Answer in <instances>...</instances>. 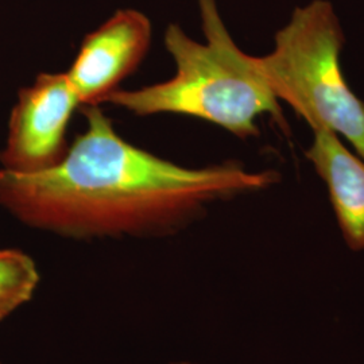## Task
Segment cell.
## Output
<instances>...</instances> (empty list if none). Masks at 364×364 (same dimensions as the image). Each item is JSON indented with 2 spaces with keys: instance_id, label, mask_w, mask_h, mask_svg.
Here are the masks:
<instances>
[{
  "instance_id": "cell-1",
  "label": "cell",
  "mask_w": 364,
  "mask_h": 364,
  "mask_svg": "<svg viewBox=\"0 0 364 364\" xmlns=\"http://www.w3.org/2000/svg\"><path fill=\"white\" fill-rule=\"evenodd\" d=\"M87 130L53 169H0V208L23 225L70 239L161 237L177 234L218 201L263 191L274 171L236 164L180 166L129 144L97 105Z\"/></svg>"
},
{
  "instance_id": "cell-2",
  "label": "cell",
  "mask_w": 364,
  "mask_h": 364,
  "mask_svg": "<svg viewBox=\"0 0 364 364\" xmlns=\"http://www.w3.org/2000/svg\"><path fill=\"white\" fill-rule=\"evenodd\" d=\"M198 6L205 43L188 37L177 25L166 28L165 46L176 65L174 76L135 91L117 90L103 103L138 117L174 114L203 119L242 139L259 135L257 117L264 114L285 127L282 108L255 57L235 43L216 0H198Z\"/></svg>"
},
{
  "instance_id": "cell-3",
  "label": "cell",
  "mask_w": 364,
  "mask_h": 364,
  "mask_svg": "<svg viewBox=\"0 0 364 364\" xmlns=\"http://www.w3.org/2000/svg\"><path fill=\"white\" fill-rule=\"evenodd\" d=\"M344 33L333 6L313 0L297 7L275 34L273 52L255 64L278 102H285L312 130L335 132L364 159V102L348 87L340 53Z\"/></svg>"
},
{
  "instance_id": "cell-4",
  "label": "cell",
  "mask_w": 364,
  "mask_h": 364,
  "mask_svg": "<svg viewBox=\"0 0 364 364\" xmlns=\"http://www.w3.org/2000/svg\"><path fill=\"white\" fill-rule=\"evenodd\" d=\"M77 105L66 72L39 73L19 90L0 150V169L31 174L55 168L69 150L66 131Z\"/></svg>"
},
{
  "instance_id": "cell-5",
  "label": "cell",
  "mask_w": 364,
  "mask_h": 364,
  "mask_svg": "<svg viewBox=\"0 0 364 364\" xmlns=\"http://www.w3.org/2000/svg\"><path fill=\"white\" fill-rule=\"evenodd\" d=\"M151 42L149 18L135 10H119L88 34L66 72L80 105L105 102L142 63Z\"/></svg>"
},
{
  "instance_id": "cell-6",
  "label": "cell",
  "mask_w": 364,
  "mask_h": 364,
  "mask_svg": "<svg viewBox=\"0 0 364 364\" xmlns=\"http://www.w3.org/2000/svg\"><path fill=\"white\" fill-rule=\"evenodd\" d=\"M306 158L326 182L341 236L352 251H364V159L352 154L332 131L313 130Z\"/></svg>"
},
{
  "instance_id": "cell-7",
  "label": "cell",
  "mask_w": 364,
  "mask_h": 364,
  "mask_svg": "<svg viewBox=\"0 0 364 364\" xmlns=\"http://www.w3.org/2000/svg\"><path fill=\"white\" fill-rule=\"evenodd\" d=\"M41 275L34 259L16 248H0V321L34 297Z\"/></svg>"
},
{
  "instance_id": "cell-8",
  "label": "cell",
  "mask_w": 364,
  "mask_h": 364,
  "mask_svg": "<svg viewBox=\"0 0 364 364\" xmlns=\"http://www.w3.org/2000/svg\"><path fill=\"white\" fill-rule=\"evenodd\" d=\"M165 364H200L195 363V362H189V360H174V362H169V363Z\"/></svg>"
}]
</instances>
